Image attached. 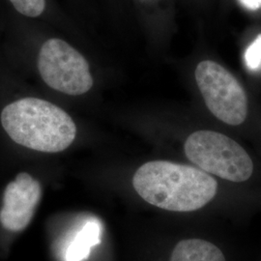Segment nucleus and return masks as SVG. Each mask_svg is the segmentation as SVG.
<instances>
[{
  "mask_svg": "<svg viewBox=\"0 0 261 261\" xmlns=\"http://www.w3.org/2000/svg\"><path fill=\"white\" fill-rule=\"evenodd\" d=\"M0 56L19 76L65 106L96 86L93 67L73 42L38 24L7 28L0 38Z\"/></svg>",
  "mask_w": 261,
  "mask_h": 261,
  "instance_id": "nucleus-1",
  "label": "nucleus"
},
{
  "mask_svg": "<svg viewBox=\"0 0 261 261\" xmlns=\"http://www.w3.org/2000/svg\"><path fill=\"white\" fill-rule=\"evenodd\" d=\"M77 120L65 105L41 92L0 56V137L38 154L69 149L79 138Z\"/></svg>",
  "mask_w": 261,
  "mask_h": 261,
  "instance_id": "nucleus-2",
  "label": "nucleus"
},
{
  "mask_svg": "<svg viewBox=\"0 0 261 261\" xmlns=\"http://www.w3.org/2000/svg\"><path fill=\"white\" fill-rule=\"evenodd\" d=\"M139 196L152 205L173 212H192L214 198L218 183L202 169L168 161L142 165L133 177Z\"/></svg>",
  "mask_w": 261,
  "mask_h": 261,
  "instance_id": "nucleus-3",
  "label": "nucleus"
},
{
  "mask_svg": "<svg viewBox=\"0 0 261 261\" xmlns=\"http://www.w3.org/2000/svg\"><path fill=\"white\" fill-rule=\"evenodd\" d=\"M188 159L207 173L231 182H245L252 176L253 163L235 140L213 130H197L187 139Z\"/></svg>",
  "mask_w": 261,
  "mask_h": 261,
  "instance_id": "nucleus-4",
  "label": "nucleus"
},
{
  "mask_svg": "<svg viewBox=\"0 0 261 261\" xmlns=\"http://www.w3.org/2000/svg\"><path fill=\"white\" fill-rule=\"evenodd\" d=\"M195 75L208 110L218 119L232 126L246 120L247 95L232 74L217 62L204 60L196 67Z\"/></svg>",
  "mask_w": 261,
  "mask_h": 261,
  "instance_id": "nucleus-5",
  "label": "nucleus"
},
{
  "mask_svg": "<svg viewBox=\"0 0 261 261\" xmlns=\"http://www.w3.org/2000/svg\"><path fill=\"white\" fill-rule=\"evenodd\" d=\"M42 196V185L28 171H21L5 188L0 222L10 231L23 230L31 222Z\"/></svg>",
  "mask_w": 261,
  "mask_h": 261,
  "instance_id": "nucleus-6",
  "label": "nucleus"
},
{
  "mask_svg": "<svg viewBox=\"0 0 261 261\" xmlns=\"http://www.w3.org/2000/svg\"><path fill=\"white\" fill-rule=\"evenodd\" d=\"M170 261H225L223 252L202 239H185L178 243Z\"/></svg>",
  "mask_w": 261,
  "mask_h": 261,
  "instance_id": "nucleus-7",
  "label": "nucleus"
},
{
  "mask_svg": "<svg viewBox=\"0 0 261 261\" xmlns=\"http://www.w3.org/2000/svg\"><path fill=\"white\" fill-rule=\"evenodd\" d=\"M102 227L96 219L88 220L70 243L66 252V261H84L91 249L101 243Z\"/></svg>",
  "mask_w": 261,
  "mask_h": 261,
  "instance_id": "nucleus-8",
  "label": "nucleus"
},
{
  "mask_svg": "<svg viewBox=\"0 0 261 261\" xmlns=\"http://www.w3.org/2000/svg\"><path fill=\"white\" fill-rule=\"evenodd\" d=\"M15 11L22 18L39 19L47 18L48 0H9Z\"/></svg>",
  "mask_w": 261,
  "mask_h": 261,
  "instance_id": "nucleus-9",
  "label": "nucleus"
},
{
  "mask_svg": "<svg viewBox=\"0 0 261 261\" xmlns=\"http://www.w3.org/2000/svg\"><path fill=\"white\" fill-rule=\"evenodd\" d=\"M244 60L247 68L252 72L261 71V34L247 48Z\"/></svg>",
  "mask_w": 261,
  "mask_h": 261,
  "instance_id": "nucleus-10",
  "label": "nucleus"
},
{
  "mask_svg": "<svg viewBox=\"0 0 261 261\" xmlns=\"http://www.w3.org/2000/svg\"><path fill=\"white\" fill-rule=\"evenodd\" d=\"M245 8L251 11L261 9V0H239Z\"/></svg>",
  "mask_w": 261,
  "mask_h": 261,
  "instance_id": "nucleus-11",
  "label": "nucleus"
}]
</instances>
